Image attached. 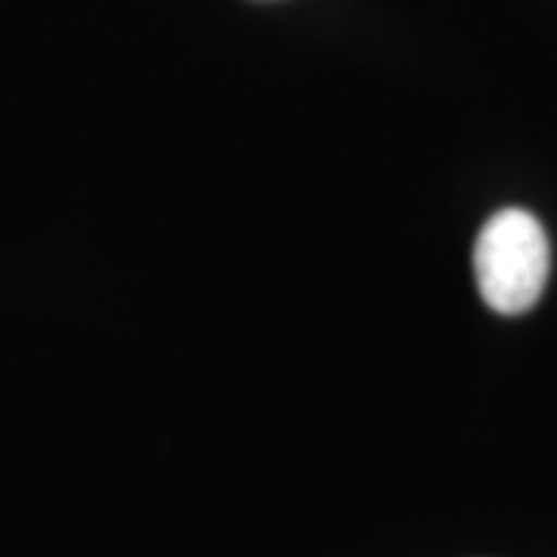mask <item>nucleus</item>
<instances>
[{"mask_svg": "<svg viewBox=\"0 0 557 557\" xmlns=\"http://www.w3.org/2000/svg\"><path fill=\"white\" fill-rule=\"evenodd\" d=\"M552 270L548 236L530 211L505 208L483 223L474 245L480 298L496 313L518 317L533 310Z\"/></svg>", "mask_w": 557, "mask_h": 557, "instance_id": "nucleus-1", "label": "nucleus"}]
</instances>
